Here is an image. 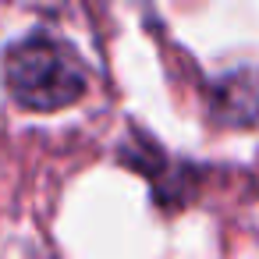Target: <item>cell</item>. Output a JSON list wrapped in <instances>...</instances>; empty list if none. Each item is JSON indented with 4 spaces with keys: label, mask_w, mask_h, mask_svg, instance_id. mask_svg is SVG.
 Masks as SVG:
<instances>
[{
    "label": "cell",
    "mask_w": 259,
    "mask_h": 259,
    "mask_svg": "<svg viewBox=\"0 0 259 259\" xmlns=\"http://www.w3.org/2000/svg\"><path fill=\"white\" fill-rule=\"evenodd\" d=\"M4 82H8V93L22 107L50 114V110L71 107L85 96L89 71H85L75 47H68L64 39L36 32L22 43L8 47Z\"/></svg>",
    "instance_id": "obj_1"
}]
</instances>
